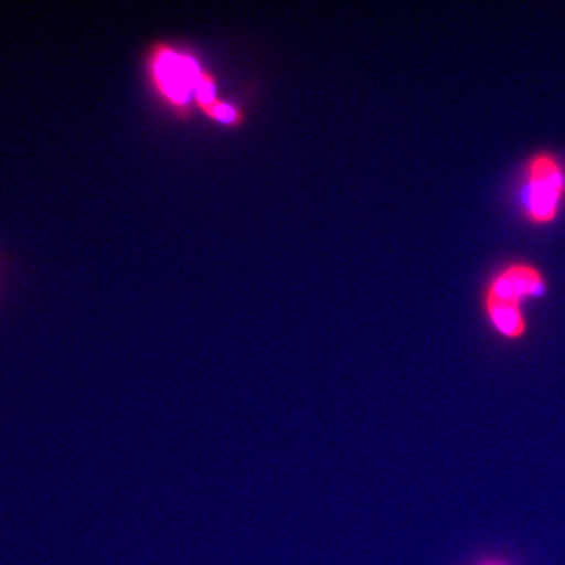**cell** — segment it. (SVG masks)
Returning <instances> with one entry per match:
<instances>
[{"mask_svg":"<svg viewBox=\"0 0 565 565\" xmlns=\"http://www.w3.org/2000/svg\"><path fill=\"white\" fill-rule=\"evenodd\" d=\"M214 111L215 117L218 118V120L222 121H233L234 120V110L230 109L228 106H223V104H218V106H215V109H212Z\"/></svg>","mask_w":565,"mask_h":565,"instance_id":"277c9868","label":"cell"},{"mask_svg":"<svg viewBox=\"0 0 565 565\" xmlns=\"http://www.w3.org/2000/svg\"><path fill=\"white\" fill-rule=\"evenodd\" d=\"M156 76L161 82L162 90L174 103L188 102L191 92L196 90L202 82L195 62L169 51L162 52L156 61Z\"/></svg>","mask_w":565,"mask_h":565,"instance_id":"3957f363","label":"cell"},{"mask_svg":"<svg viewBox=\"0 0 565 565\" xmlns=\"http://www.w3.org/2000/svg\"><path fill=\"white\" fill-rule=\"evenodd\" d=\"M0 269H2V264H0ZM0 288H2V273H0Z\"/></svg>","mask_w":565,"mask_h":565,"instance_id":"5b68a950","label":"cell"},{"mask_svg":"<svg viewBox=\"0 0 565 565\" xmlns=\"http://www.w3.org/2000/svg\"><path fill=\"white\" fill-rule=\"evenodd\" d=\"M548 292L541 267L526 262H512L494 270L482 292V310L498 337L519 341L526 337L525 305Z\"/></svg>","mask_w":565,"mask_h":565,"instance_id":"6da1fadb","label":"cell"},{"mask_svg":"<svg viewBox=\"0 0 565 565\" xmlns=\"http://www.w3.org/2000/svg\"><path fill=\"white\" fill-rule=\"evenodd\" d=\"M519 206L533 226H550L559 218L565 206V163L556 152H534L519 185Z\"/></svg>","mask_w":565,"mask_h":565,"instance_id":"7a4b0ae2","label":"cell"},{"mask_svg":"<svg viewBox=\"0 0 565 565\" xmlns=\"http://www.w3.org/2000/svg\"><path fill=\"white\" fill-rule=\"evenodd\" d=\"M487 565H498V564H487Z\"/></svg>","mask_w":565,"mask_h":565,"instance_id":"8992f818","label":"cell"}]
</instances>
